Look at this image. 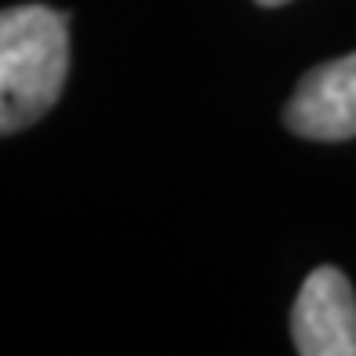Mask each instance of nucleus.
<instances>
[{"label":"nucleus","instance_id":"obj_4","mask_svg":"<svg viewBox=\"0 0 356 356\" xmlns=\"http://www.w3.org/2000/svg\"><path fill=\"white\" fill-rule=\"evenodd\" d=\"M254 4H262V8H280V4H287V0H254Z\"/></svg>","mask_w":356,"mask_h":356},{"label":"nucleus","instance_id":"obj_3","mask_svg":"<svg viewBox=\"0 0 356 356\" xmlns=\"http://www.w3.org/2000/svg\"><path fill=\"white\" fill-rule=\"evenodd\" d=\"M284 124L313 142L356 135V51L309 70L284 106Z\"/></svg>","mask_w":356,"mask_h":356},{"label":"nucleus","instance_id":"obj_1","mask_svg":"<svg viewBox=\"0 0 356 356\" xmlns=\"http://www.w3.org/2000/svg\"><path fill=\"white\" fill-rule=\"evenodd\" d=\"M70 73V19L47 4L0 15V131L37 124L58 102Z\"/></svg>","mask_w":356,"mask_h":356},{"label":"nucleus","instance_id":"obj_2","mask_svg":"<svg viewBox=\"0 0 356 356\" xmlns=\"http://www.w3.org/2000/svg\"><path fill=\"white\" fill-rule=\"evenodd\" d=\"M291 334L302 356H356V298L342 269L320 266L298 287Z\"/></svg>","mask_w":356,"mask_h":356}]
</instances>
